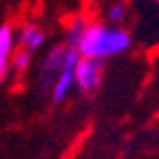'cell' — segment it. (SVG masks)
I'll return each instance as SVG.
<instances>
[{
    "label": "cell",
    "mask_w": 159,
    "mask_h": 159,
    "mask_svg": "<svg viewBox=\"0 0 159 159\" xmlns=\"http://www.w3.org/2000/svg\"><path fill=\"white\" fill-rule=\"evenodd\" d=\"M130 47H133V35L124 27L86 22L75 49H77L80 57H91V60L104 62V60L124 55Z\"/></svg>",
    "instance_id": "1"
},
{
    "label": "cell",
    "mask_w": 159,
    "mask_h": 159,
    "mask_svg": "<svg viewBox=\"0 0 159 159\" xmlns=\"http://www.w3.org/2000/svg\"><path fill=\"white\" fill-rule=\"evenodd\" d=\"M80 60V53L75 47H69L64 44V53H62V69H60L57 77L53 80V84L49 89L51 93V102L53 104H64L69 95L73 93L75 89V82H73V71H75V64Z\"/></svg>",
    "instance_id": "2"
},
{
    "label": "cell",
    "mask_w": 159,
    "mask_h": 159,
    "mask_svg": "<svg viewBox=\"0 0 159 159\" xmlns=\"http://www.w3.org/2000/svg\"><path fill=\"white\" fill-rule=\"evenodd\" d=\"M104 80V62L91 57H80L75 71H73V82L80 93H95L102 86Z\"/></svg>",
    "instance_id": "3"
},
{
    "label": "cell",
    "mask_w": 159,
    "mask_h": 159,
    "mask_svg": "<svg viewBox=\"0 0 159 159\" xmlns=\"http://www.w3.org/2000/svg\"><path fill=\"white\" fill-rule=\"evenodd\" d=\"M62 53H64V47H51L44 57H42V62H40V86H42V91H49L51 84H53V80L57 77L60 69H62Z\"/></svg>",
    "instance_id": "4"
},
{
    "label": "cell",
    "mask_w": 159,
    "mask_h": 159,
    "mask_svg": "<svg viewBox=\"0 0 159 159\" xmlns=\"http://www.w3.org/2000/svg\"><path fill=\"white\" fill-rule=\"evenodd\" d=\"M16 51V29L11 22L0 25V84L11 69V55Z\"/></svg>",
    "instance_id": "5"
},
{
    "label": "cell",
    "mask_w": 159,
    "mask_h": 159,
    "mask_svg": "<svg viewBox=\"0 0 159 159\" xmlns=\"http://www.w3.org/2000/svg\"><path fill=\"white\" fill-rule=\"evenodd\" d=\"M44 42H47V33L38 25H25L16 33V47L29 53H35L38 49H42Z\"/></svg>",
    "instance_id": "6"
},
{
    "label": "cell",
    "mask_w": 159,
    "mask_h": 159,
    "mask_svg": "<svg viewBox=\"0 0 159 159\" xmlns=\"http://www.w3.org/2000/svg\"><path fill=\"white\" fill-rule=\"evenodd\" d=\"M84 27H86V20H84V18H73V20H71L69 31H66V44H69V47H77L80 35H82Z\"/></svg>",
    "instance_id": "7"
},
{
    "label": "cell",
    "mask_w": 159,
    "mask_h": 159,
    "mask_svg": "<svg viewBox=\"0 0 159 159\" xmlns=\"http://www.w3.org/2000/svg\"><path fill=\"white\" fill-rule=\"evenodd\" d=\"M31 57H33V53L22 51V49H16L13 55H11V69L16 73H25L29 69V64H31Z\"/></svg>",
    "instance_id": "8"
},
{
    "label": "cell",
    "mask_w": 159,
    "mask_h": 159,
    "mask_svg": "<svg viewBox=\"0 0 159 159\" xmlns=\"http://www.w3.org/2000/svg\"><path fill=\"white\" fill-rule=\"evenodd\" d=\"M126 13H128V9H126L124 2H113V5L108 7V11H106L108 22H111L113 27H122V22L126 20Z\"/></svg>",
    "instance_id": "9"
}]
</instances>
